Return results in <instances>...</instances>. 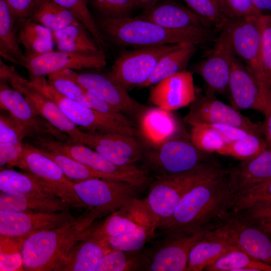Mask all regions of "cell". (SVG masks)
<instances>
[{
	"instance_id": "obj_6",
	"label": "cell",
	"mask_w": 271,
	"mask_h": 271,
	"mask_svg": "<svg viewBox=\"0 0 271 271\" xmlns=\"http://www.w3.org/2000/svg\"><path fill=\"white\" fill-rule=\"evenodd\" d=\"M146 167L156 176H169L194 172L212 162L205 153L180 136L154 148L144 149Z\"/></svg>"
},
{
	"instance_id": "obj_26",
	"label": "cell",
	"mask_w": 271,
	"mask_h": 271,
	"mask_svg": "<svg viewBox=\"0 0 271 271\" xmlns=\"http://www.w3.org/2000/svg\"><path fill=\"white\" fill-rule=\"evenodd\" d=\"M231 196L271 179V149L227 170Z\"/></svg>"
},
{
	"instance_id": "obj_57",
	"label": "cell",
	"mask_w": 271,
	"mask_h": 271,
	"mask_svg": "<svg viewBox=\"0 0 271 271\" xmlns=\"http://www.w3.org/2000/svg\"><path fill=\"white\" fill-rule=\"evenodd\" d=\"M264 114L265 118L262 122V132L268 147L271 149V105Z\"/></svg>"
},
{
	"instance_id": "obj_27",
	"label": "cell",
	"mask_w": 271,
	"mask_h": 271,
	"mask_svg": "<svg viewBox=\"0 0 271 271\" xmlns=\"http://www.w3.org/2000/svg\"><path fill=\"white\" fill-rule=\"evenodd\" d=\"M107 252L103 243L92 237L77 243L60 260L54 271H97Z\"/></svg>"
},
{
	"instance_id": "obj_24",
	"label": "cell",
	"mask_w": 271,
	"mask_h": 271,
	"mask_svg": "<svg viewBox=\"0 0 271 271\" xmlns=\"http://www.w3.org/2000/svg\"><path fill=\"white\" fill-rule=\"evenodd\" d=\"M228 91L236 109H252L264 114L270 105L252 74L236 57L231 69Z\"/></svg>"
},
{
	"instance_id": "obj_32",
	"label": "cell",
	"mask_w": 271,
	"mask_h": 271,
	"mask_svg": "<svg viewBox=\"0 0 271 271\" xmlns=\"http://www.w3.org/2000/svg\"><path fill=\"white\" fill-rule=\"evenodd\" d=\"M17 36L26 53L38 55L54 50L55 42L52 32L28 18L16 22Z\"/></svg>"
},
{
	"instance_id": "obj_20",
	"label": "cell",
	"mask_w": 271,
	"mask_h": 271,
	"mask_svg": "<svg viewBox=\"0 0 271 271\" xmlns=\"http://www.w3.org/2000/svg\"><path fill=\"white\" fill-rule=\"evenodd\" d=\"M145 226L153 227L152 216L145 198H136L108 215L97 225L91 237L102 242Z\"/></svg>"
},
{
	"instance_id": "obj_48",
	"label": "cell",
	"mask_w": 271,
	"mask_h": 271,
	"mask_svg": "<svg viewBox=\"0 0 271 271\" xmlns=\"http://www.w3.org/2000/svg\"><path fill=\"white\" fill-rule=\"evenodd\" d=\"M77 101L85 106L97 111L114 120L136 127L135 122L126 115L86 89Z\"/></svg>"
},
{
	"instance_id": "obj_56",
	"label": "cell",
	"mask_w": 271,
	"mask_h": 271,
	"mask_svg": "<svg viewBox=\"0 0 271 271\" xmlns=\"http://www.w3.org/2000/svg\"><path fill=\"white\" fill-rule=\"evenodd\" d=\"M216 129L228 142L241 139L249 133L239 127L225 123L206 124Z\"/></svg>"
},
{
	"instance_id": "obj_51",
	"label": "cell",
	"mask_w": 271,
	"mask_h": 271,
	"mask_svg": "<svg viewBox=\"0 0 271 271\" xmlns=\"http://www.w3.org/2000/svg\"><path fill=\"white\" fill-rule=\"evenodd\" d=\"M231 22L243 17L261 14L254 8L251 0H219Z\"/></svg>"
},
{
	"instance_id": "obj_59",
	"label": "cell",
	"mask_w": 271,
	"mask_h": 271,
	"mask_svg": "<svg viewBox=\"0 0 271 271\" xmlns=\"http://www.w3.org/2000/svg\"><path fill=\"white\" fill-rule=\"evenodd\" d=\"M138 7L148 10L159 3L161 0H133Z\"/></svg>"
},
{
	"instance_id": "obj_46",
	"label": "cell",
	"mask_w": 271,
	"mask_h": 271,
	"mask_svg": "<svg viewBox=\"0 0 271 271\" xmlns=\"http://www.w3.org/2000/svg\"><path fill=\"white\" fill-rule=\"evenodd\" d=\"M261 62L264 90L271 103V14L261 15Z\"/></svg>"
},
{
	"instance_id": "obj_22",
	"label": "cell",
	"mask_w": 271,
	"mask_h": 271,
	"mask_svg": "<svg viewBox=\"0 0 271 271\" xmlns=\"http://www.w3.org/2000/svg\"><path fill=\"white\" fill-rule=\"evenodd\" d=\"M136 138L144 149L156 147L179 136L181 126L171 111L155 106H147L135 122Z\"/></svg>"
},
{
	"instance_id": "obj_25",
	"label": "cell",
	"mask_w": 271,
	"mask_h": 271,
	"mask_svg": "<svg viewBox=\"0 0 271 271\" xmlns=\"http://www.w3.org/2000/svg\"><path fill=\"white\" fill-rule=\"evenodd\" d=\"M139 17L171 29H217L188 7L170 0L160 1Z\"/></svg>"
},
{
	"instance_id": "obj_9",
	"label": "cell",
	"mask_w": 271,
	"mask_h": 271,
	"mask_svg": "<svg viewBox=\"0 0 271 271\" xmlns=\"http://www.w3.org/2000/svg\"><path fill=\"white\" fill-rule=\"evenodd\" d=\"M181 44L136 47L122 52L105 76L127 92L140 87L161 59Z\"/></svg>"
},
{
	"instance_id": "obj_33",
	"label": "cell",
	"mask_w": 271,
	"mask_h": 271,
	"mask_svg": "<svg viewBox=\"0 0 271 271\" xmlns=\"http://www.w3.org/2000/svg\"><path fill=\"white\" fill-rule=\"evenodd\" d=\"M16 20L5 0H0V55L1 59L24 67L25 54L20 47L15 29Z\"/></svg>"
},
{
	"instance_id": "obj_60",
	"label": "cell",
	"mask_w": 271,
	"mask_h": 271,
	"mask_svg": "<svg viewBox=\"0 0 271 271\" xmlns=\"http://www.w3.org/2000/svg\"><path fill=\"white\" fill-rule=\"evenodd\" d=\"M255 223V222H254ZM256 223L258 226L263 229L266 232L271 234V220L264 222H260Z\"/></svg>"
},
{
	"instance_id": "obj_37",
	"label": "cell",
	"mask_w": 271,
	"mask_h": 271,
	"mask_svg": "<svg viewBox=\"0 0 271 271\" xmlns=\"http://www.w3.org/2000/svg\"><path fill=\"white\" fill-rule=\"evenodd\" d=\"M0 190L6 193L56 196L31 174L20 173L12 169L1 170Z\"/></svg>"
},
{
	"instance_id": "obj_49",
	"label": "cell",
	"mask_w": 271,
	"mask_h": 271,
	"mask_svg": "<svg viewBox=\"0 0 271 271\" xmlns=\"http://www.w3.org/2000/svg\"><path fill=\"white\" fill-rule=\"evenodd\" d=\"M27 138L24 127L8 112L1 110L0 113V143L15 145L24 144Z\"/></svg>"
},
{
	"instance_id": "obj_40",
	"label": "cell",
	"mask_w": 271,
	"mask_h": 271,
	"mask_svg": "<svg viewBox=\"0 0 271 271\" xmlns=\"http://www.w3.org/2000/svg\"><path fill=\"white\" fill-rule=\"evenodd\" d=\"M261 135L249 133L241 139L228 143L217 154L240 161L254 157L268 147Z\"/></svg>"
},
{
	"instance_id": "obj_31",
	"label": "cell",
	"mask_w": 271,
	"mask_h": 271,
	"mask_svg": "<svg viewBox=\"0 0 271 271\" xmlns=\"http://www.w3.org/2000/svg\"><path fill=\"white\" fill-rule=\"evenodd\" d=\"M52 33L57 50L85 54H97L103 51L81 22Z\"/></svg>"
},
{
	"instance_id": "obj_43",
	"label": "cell",
	"mask_w": 271,
	"mask_h": 271,
	"mask_svg": "<svg viewBox=\"0 0 271 271\" xmlns=\"http://www.w3.org/2000/svg\"><path fill=\"white\" fill-rule=\"evenodd\" d=\"M156 233L152 226L141 227L136 230L102 241L107 251L111 250L137 251L155 237Z\"/></svg>"
},
{
	"instance_id": "obj_53",
	"label": "cell",
	"mask_w": 271,
	"mask_h": 271,
	"mask_svg": "<svg viewBox=\"0 0 271 271\" xmlns=\"http://www.w3.org/2000/svg\"><path fill=\"white\" fill-rule=\"evenodd\" d=\"M239 212L255 223L271 220V202L249 207Z\"/></svg>"
},
{
	"instance_id": "obj_41",
	"label": "cell",
	"mask_w": 271,
	"mask_h": 271,
	"mask_svg": "<svg viewBox=\"0 0 271 271\" xmlns=\"http://www.w3.org/2000/svg\"><path fill=\"white\" fill-rule=\"evenodd\" d=\"M268 202H271V179L232 195L229 210L239 212Z\"/></svg>"
},
{
	"instance_id": "obj_2",
	"label": "cell",
	"mask_w": 271,
	"mask_h": 271,
	"mask_svg": "<svg viewBox=\"0 0 271 271\" xmlns=\"http://www.w3.org/2000/svg\"><path fill=\"white\" fill-rule=\"evenodd\" d=\"M100 216L86 211L58 227L34 232L23 240L21 253L25 270H54L78 242L91 236Z\"/></svg>"
},
{
	"instance_id": "obj_3",
	"label": "cell",
	"mask_w": 271,
	"mask_h": 271,
	"mask_svg": "<svg viewBox=\"0 0 271 271\" xmlns=\"http://www.w3.org/2000/svg\"><path fill=\"white\" fill-rule=\"evenodd\" d=\"M106 41L120 46L150 47L190 44L196 46L214 41L217 29L175 30L140 17L95 18Z\"/></svg>"
},
{
	"instance_id": "obj_28",
	"label": "cell",
	"mask_w": 271,
	"mask_h": 271,
	"mask_svg": "<svg viewBox=\"0 0 271 271\" xmlns=\"http://www.w3.org/2000/svg\"><path fill=\"white\" fill-rule=\"evenodd\" d=\"M71 206L56 196H41L1 192L0 210L54 212L69 210Z\"/></svg>"
},
{
	"instance_id": "obj_35",
	"label": "cell",
	"mask_w": 271,
	"mask_h": 271,
	"mask_svg": "<svg viewBox=\"0 0 271 271\" xmlns=\"http://www.w3.org/2000/svg\"><path fill=\"white\" fill-rule=\"evenodd\" d=\"M28 18L52 32L80 22L71 12L52 0H36Z\"/></svg>"
},
{
	"instance_id": "obj_29",
	"label": "cell",
	"mask_w": 271,
	"mask_h": 271,
	"mask_svg": "<svg viewBox=\"0 0 271 271\" xmlns=\"http://www.w3.org/2000/svg\"><path fill=\"white\" fill-rule=\"evenodd\" d=\"M237 249L227 240L208 234L205 231L204 236L190 251L186 271L205 270L224 254Z\"/></svg>"
},
{
	"instance_id": "obj_44",
	"label": "cell",
	"mask_w": 271,
	"mask_h": 271,
	"mask_svg": "<svg viewBox=\"0 0 271 271\" xmlns=\"http://www.w3.org/2000/svg\"><path fill=\"white\" fill-rule=\"evenodd\" d=\"M190 140L199 151L205 153L218 152L228 143L216 129L206 124L190 125Z\"/></svg>"
},
{
	"instance_id": "obj_34",
	"label": "cell",
	"mask_w": 271,
	"mask_h": 271,
	"mask_svg": "<svg viewBox=\"0 0 271 271\" xmlns=\"http://www.w3.org/2000/svg\"><path fill=\"white\" fill-rule=\"evenodd\" d=\"M197 46L182 44L165 55L157 64L149 79L140 88L151 87L171 75L186 70Z\"/></svg>"
},
{
	"instance_id": "obj_4",
	"label": "cell",
	"mask_w": 271,
	"mask_h": 271,
	"mask_svg": "<svg viewBox=\"0 0 271 271\" xmlns=\"http://www.w3.org/2000/svg\"><path fill=\"white\" fill-rule=\"evenodd\" d=\"M205 230L208 234L225 239L260 261L271 265V234L240 213L227 210Z\"/></svg>"
},
{
	"instance_id": "obj_45",
	"label": "cell",
	"mask_w": 271,
	"mask_h": 271,
	"mask_svg": "<svg viewBox=\"0 0 271 271\" xmlns=\"http://www.w3.org/2000/svg\"><path fill=\"white\" fill-rule=\"evenodd\" d=\"M189 9L221 31L231 23L219 0H182Z\"/></svg>"
},
{
	"instance_id": "obj_16",
	"label": "cell",
	"mask_w": 271,
	"mask_h": 271,
	"mask_svg": "<svg viewBox=\"0 0 271 271\" xmlns=\"http://www.w3.org/2000/svg\"><path fill=\"white\" fill-rule=\"evenodd\" d=\"M213 42L208 55L194 66V70L204 80L208 90L214 93H224L228 91L236 56L226 28L220 31Z\"/></svg>"
},
{
	"instance_id": "obj_18",
	"label": "cell",
	"mask_w": 271,
	"mask_h": 271,
	"mask_svg": "<svg viewBox=\"0 0 271 271\" xmlns=\"http://www.w3.org/2000/svg\"><path fill=\"white\" fill-rule=\"evenodd\" d=\"M161 243L151 249L149 271H185L193 246L205 234V230L173 231L166 233Z\"/></svg>"
},
{
	"instance_id": "obj_58",
	"label": "cell",
	"mask_w": 271,
	"mask_h": 271,
	"mask_svg": "<svg viewBox=\"0 0 271 271\" xmlns=\"http://www.w3.org/2000/svg\"><path fill=\"white\" fill-rule=\"evenodd\" d=\"M257 12L262 15L271 14V0H251Z\"/></svg>"
},
{
	"instance_id": "obj_10",
	"label": "cell",
	"mask_w": 271,
	"mask_h": 271,
	"mask_svg": "<svg viewBox=\"0 0 271 271\" xmlns=\"http://www.w3.org/2000/svg\"><path fill=\"white\" fill-rule=\"evenodd\" d=\"M74 189L83 208L100 217L111 214L137 198L143 189L126 182L99 178L74 182Z\"/></svg>"
},
{
	"instance_id": "obj_55",
	"label": "cell",
	"mask_w": 271,
	"mask_h": 271,
	"mask_svg": "<svg viewBox=\"0 0 271 271\" xmlns=\"http://www.w3.org/2000/svg\"><path fill=\"white\" fill-rule=\"evenodd\" d=\"M16 21L28 18L36 0H5Z\"/></svg>"
},
{
	"instance_id": "obj_38",
	"label": "cell",
	"mask_w": 271,
	"mask_h": 271,
	"mask_svg": "<svg viewBox=\"0 0 271 271\" xmlns=\"http://www.w3.org/2000/svg\"><path fill=\"white\" fill-rule=\"evenodd\" d=\"M207 271H271L263 262L239 249L230 251L208 266Z\"/></svg>"
},
{
	"instance_id": "obj_50",
	"label": "cell",
	"mask_w": 271,
	"mask_h": 271,
	"mask_svg": "<svg viewBox=\"0 0 271 271\" xmlns=\"http://www.w3.org/2000/svg\"><path fill=\"white\" fill-rule=\"evenodd\" d=\"M48 82L57 91L73 100L77 101L85 92V89L69 79L52 73L48 76Z\"/></svg>"
},
{
	"instance_id": "obj_12",
	"label": "cell",
	"mask_w": 271,
	"mask_h": 271,
	"mask_svg": "<svg viewBox=\"0 0 271 271\" xmlns=\"http://www.w3.org/2000/svg\"><path fill=\"white\" fill-rule=\"evenodd\" d=\"M19 168L35 177L53 194L71 206L83 207L75 192L74 182L39 148L24 144Z\"/></svg>"
},
{
	"instance_id": "obj_15",
	"label": "cell",
	"mask_w": 271,
	"mask_h": 271,
	"mask_svg": "<svg viewBox=\"0 0 271 271\" xmlns=\"http://www.w3.org/2000/svg\"><path fill=\"white\" fill-rule=\"evenodd\" d=\"M214 93L207 89L204 94L198 95L190 104L183 121L190 125L201 124H230L250 133L263 134L262 122L256 123L232 106L217 99Z\"/></svg>"
},
{
	"instance_id": "obj_7",
	"label": "cell",
	"mask_w": 271,
	"mask_h": 271,
	"mask_svg": "<svg viewBox=\"0 0 271 271\" xmlns=\"http://www.w3.org/2000/svg\"><path fill=\"white\" fill-rule=\"evenodd\" d=\"M32 141L36 147L67 156L93 169L113 175L121 181L134 184L142 189L149 185L151 182L147 170L140 168L136 165H116L83 144L60 142L45 138H39Z\"/></svg>"
},
{
	"instance_id": "obj_36",
	"label": "cell",
	"mask_w": 271,
	"mask_h": 271,
	"mask_svg": "<svg viewBox=\"0 0 271 271\" xmlns=\"http://www.w3.org/2000/svg\"><path fill=\"white\" fill-rule=\"evenodd\" d=\"M151 250H111L103 256L97 271L148 270Z\"/></svg>"
},
{
	"instance_id": "obj_21",
	"label": "cell",
	"mask_w": 271,
	"mask_h": 271,
	"mask_svg": "<svg viewBox=\"0 0 271 271\" xmlns=\"http://www.w3.org/2000/svg\"><path fill=\"white\" fill-rule=\"evenodd\" d=\"M74 218L69 210L54 212L0 210V235L26 237L37 231L58 227Z\"/></svg>"
},
{
	"instance_id": "obj_8",
	"label": "cell",
	"mask_w": 271,
	"mask_h": 271,
	"mask_svg": "<svg viewBox=\"0 0 271 271\" xmlns=\"http://www.w3.org/2000/svg\"><path fill=\"white\" fill-rule=\"evenodd\" d=\"M29 83L57 103L82 130L97 133L117 132L136 137V127L122 123L67 98L51 86L46 77L30 78Z\"/></svg>"
},
{
	"instance_id": "obj_42",
	"label": "cell",
	"mask_w": 271,
	"mask_h": 271,
	"mask_svg": "<svg viewBox=\"0 0 271 271\" xmlns=\"http://www.w3.org/2000/svg\"><path fill=\"white\" fill-rule=\"evenodd\" d=\"M71 12L85 26L100 48L103 50L106 41L88 8L87 0H52Z\"/></svg>"
},
{
	"instance_id": "obj_5",
	"label": "cell",
	"mask_w": 271,
	"mask_h": 271,
	"mask_svg": "<svg viewBox=\"0 0 271 271\" xmlns=\"http://www.w3.org/2000/svg\"><path fill=\"white\" fill-rule=\"evenodd\" d=\"M219 166L211 162L194 172L177 175L156 176L149 184L146 201L153 218V228L157 229L172 216L181 198L196 181Z\"/></svg>"
},
{
	"instance_id": "obj_1",
	"label": "cell",
	"mask_w": 271,
	"mask_h": 271,
	"mask_svg": "<svg viewBox=\"0 0 271 271\" xmlns=\"http://www.w3.org/2000/svg\"><path fill=\"white\" fill-rule=\"evenodd\" d=\"M231 197L227 170L219 167L187 190L172 216L159 229L166 233L204 230L229 209Z\"/></svg>"
},
{
	"instance_id": "obj_47",
	"label": "cell",
	"mask_w": 271,
	"mask_h": 271,
	"mask_svg": "<svg viewBox=\"0 0 271 271\" xmlns=\"http://www.w3.org/2000/svg\"><path fill=\"white\" fill-rule=\"evenodd\" d=\"M91 7L106 18H122L130 17L138 7L133 0H89Z\"/></svg>"
},
{
	"instance_id": "obj_54",
	"label": "cell",
	"mask_w": 271,
	"mask_h": 271,
	"mask_svg": "<svg viewBox=\"0 0 271 271\" xmlns=\"http://www.w3.org/2000/svg\"><path fill=\"white\" fill-rule=\"evenodd\" d=\"M0 270H25L21 251L0 252Z\"/></svg>"
},
{
	"instance_id": "obj_52",
	"label": "cell",
	"mask_w": 271,
	"mask_h": 271,
	"mask_svg": "<svg viewBox=\"0 0 271 271\" xmlns=\"http://www.w3.org/2000/svg\"><path fill=\"white\" fill-rule=\"evenodd\" d=\"M24 145L0 143V167H20Z\"/></svg>"
},
{
	"instance_id": "obj_14",
	"label": "cell",
	"mask_w": 271,
	"mask_h": 271,
	"mask_svg": "<svg viewBox=\"0 0 271 271\" xmlns=\"http://www.w3.org/2000/svg\"><path fill=\"white\" fill-rule=\"evenodd\" d=\"M0 105L24 127L27 137L31 140L45 138L71 142L66 134L43 118L23 94L3 80L0 81Z\"/></svg>"
},
{
	"instance_id": "obj_13",
	"label": "cell",
	"mask_w": 271,
	"mask_h": 271,
	"mask_svg": "<svg viewBox=\"0 0 271 271\" xmlns=\"http://www.w3.org/2000/svg\"><path fill=\"white\" fill-rule=\"evenodd\" d=\"M262 14H254L237 19L226 28L235 54L257 81L261 92L264 90L261 62V22Z\"/></svg>"
},
{
	"instance_id": "obj_17",
	"label": "cell",
	"mask_w": 271,
	"mask_h": 271,
	"mask_svg": "<svg viewBox=\"0 0 271 271\" xmlns=\"http://www.w3.org/2000/svg\"><path fill=\"white\" fill-rule=\"evenodd\" d=\"M24 67L29 78L47 77L55 72L66 69H82L104 68L107 63L103 51L97 54L72 53L52 51L38 55L25 54Z\"/></svg>"
},
{
	"instance_id": "obj_30",
	"label": "cell",
	"mask_w": 271,
	"mask_h": 271,
	"mask_svg": "<svg viewBox=\"0 0 271 271\" xmlns=\"http://www.w3.org/2000/svg\"><path fill=\"white\" fill-rule=\"evenodd\" d=\"M81 144H95L107 147L124 156L133 164L142 160L144 149L133 136L117 132L97 133L85 131Z\"/></svg>"
},
{
	"instance_id": "obj_39",
	"label": "cell",
	"mask_w": 271,
	"mask_h": 271,
	"mask_svg": "<svg viewBox=\"0 0 271 271\" xmlns=\"http://www.w3.org/2000/svg\"><path fill=\"white\" fill-rule=\"evenodd\" d=\"M39 149L43 153L55 161L65 175L74 182L95 178L121 181L113 175L93 169L67 156L56 152Z\"/></svg>"
},
{
	"instance_id": "obj_11",
	"label": "cell",
	"mask_w": 271,
	"mask_h": 271,
	"mask_svg": "<svg viewBox=\"0 0 271 271\" xmlns=\"http://www.w3.org/2000/svg\"><path fill=\"white\" fill-rule=\"evenodd\" d=\"M0 78L23 94L43 118L66 134L72 142L81 143L85 131L73 123L57 103L30 85L29 80L18 74L14 67L6 64L2 59Z\"/></svg>"
},
{
	"instance_id": "obj_19",
	"label": "cell",
	"mask_w": 271,
	"mask_h": 271,
	"mask_svg": "<svg viewBox=\"0 0 271 271\" xmlns=\"http://www.w3.org/2000/svg\"><path fill=\"white\" fill-rule=\"evenodd\" d=\"M69 79L76 82L99 98L135 120L146 107L139 102L123 88L111 81L105 75L73 70Z\"/></svg>"
},
{
	"instance_id": "obj_23",
	"label": "cell",
	"mask_w": 271,
	"mask_h": 271,
	"mask_svg": "<svg viewBox=\"0 0 271 271\" xmlns=\"http://www.w3.org/2000/svg\"><path fill=\"white\" fill-rule=\"evenodd\" d=\"M196 96L193 74L186 70L151 86L148 101L152 106L172 111L190 105Z\"/></svg>"
}]
</instances>
